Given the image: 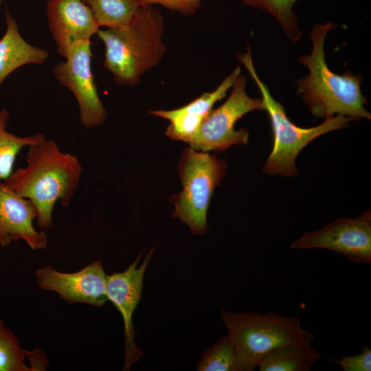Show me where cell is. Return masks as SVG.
Returning <instances> with one entry per match:
<instances>
[{
    "label": "cell",
    "instance_id": "obj_1",
    "mask_svg": "<svg viewBox=\"0 0 371 371\" xmlns=\"http://www.w3.org/2000/svg\"><path fill=\"white\" fill-rule=\"evenodd\" d=\"M26 166L12 171L4 183L36 207L37 225L52 227L56 203L67 207L78 187L82 168L77 157L62 152L56 142L47 139L28 146Z\"/></svg>",
    "mask_w": 371,
    "mask_h": 371
},
{
    "label": "cell",
    "instance_id": "obj_2",
    "mask_svg": "<svg viewBox=\"0 0 371 371\" xmlns=\"http://www.w3.org/2000/svg\"><path fill=\"white\" fill-rule=\"evenodd\" d=\"M336 27L328 21L315 24L310 31L311 53L299 57L300 63L309 73L296 81L297 93L315 117L326 119L341 115L354 120H370L371 114L366 108L368 100L361 90L363 76L355 75L350 71L337 74L326 63L324 41L327 33Z\"/></svg>",
    "mask_w": 371,
    "mask_h": 371
},
{
    "label": "cell",
    "instance_id": "obj_3",
    "mask_svg": "<svg viewBox=\"0 0 371 371\" xmlns=\"http://www.w3.org/2000/svg\"><path fill=\"white\" fill-rule=\"evenodd\" d=\"M164 19L151 5H143L129 24L100 30L105 47L104 65L118 85L134 86L162 59Z\"/></svg>",
    "mask_w": 371,
    "mask_h": 371
},
{
    "label": "cell",
    "instance_id": "obj_4",
    "mask_svg": "<svg viewBox=\"0 0 371 371\" xmlns=\"http://www.w3.org/2000/svg\"><path fill=\"white\" fill-rule=\"evenodd\" d=\"M221 318L235 348L240 371L255 370L262 359L277 348L311 344L314 339L298 318L274 311L239 313L221 307Z\"/></svg>",
    "mask_w": 371,
    "mask_h": 371
},
{
    "label": "cell",
    "instance_id": "obj_5",
    "mask_svg": "<svg viewBox=\"0 0 371 371\" xmlns=\"http://www.w3.org/2000/svg\"><path fill=\"white\" fill-rule=\"evenodd\" d=\"M238 56L260 89L263 110L267 112L271 125L273 145L263 166L265 173L286 177L297 175L295 159L306 145L325 133L346 128L349 122L354 120L347 116L336 115L326 118L317 126H297L287 117L283 106L272 97L267 85L258 77L249 46L245 54H238Z\"/></svg>",
    "mask_w": 371,
    "mask_h": 371
},
{
    "label": "cell",
    "instance_id": "obj_6",
    "mask_svg": "<svg viewBox=\"0 0 371 371\" xmlns=\"http://www.w3.org/2000/svg\"><path fill=\"white\" fill-rule=\"evenodd\" d=\"M227 164L216 155L191 147L182 152L179 174L183 190L170 201L172 216L186 224L194 235L207 231V212L214 190L224 178Z\"/></svg>",
    "mask_w": 371,
    "mask_h": 371
},
{
    "label": "cell",
    "instance_id": "obj_7",
    "mask_svg": "<svg viewBox=\"0 0 371 371\" xmlns=\"http://www.w3.org/2000/svg\"><path fill=\"white\" fill-rule=\"evenodd\" d=\"M246 79L239 75L232 86L227 100L212 109L202 121L200 127L189 143L190 146L204 152H222L235 144H246L249 132L245 128L236 130V122L254 110H263L260 98L249 97L245 91Z\"/></svg>",
    "mask_w": 371,
    "mask_h": 371
},
{
    "label": "cell",
    "instance_id": "obj_8",
    "mask_svg": "<svg viewBox=\"0 0 371 371\" xmlns=\"http://www.w3.org/2000/svg\"><path fill=\"white\" fill-rule=\"evenodd\" d=\"M292 249H326L357 263L371 264V212L354 218H339L322 228L305 233Z\"/></svg>",
    "mask_w": 371,
    "mask_h": 371
},
{
    "label": "cell",
    "instance_id": "obj_9",
    "mask_svg": "<svg viewBox=\"0 0 371 371\" xmlns=\"http://www.w3.org/2000/svg\"><path fill=\"white\" fill-rule=\"evenodd\" d=\"M91 41L74 46L58 63L54 74L59 83L69 89L76 98L80 122L87 128L102 124L106 120V111L99 97L91 69Z\"/></svg>",
    "mask_w": 371,
    "mask_h": 371
},
{
    "label": "cell",
    "instance_id": "obj_10",
    "mask_svg": "<svg viewBox=\"0 0 371 371\" xmlns=\"http://www.w3.org/2000/svg\"><path fill=\"white\" fill-rule=\"evenodd\" d=\"M155 249V247L149 250L139 267L142 253L137 256L125 271L107 275L106 277V293L108 301L120 312L124 323L125 358L123 370H129L143 355L135 341L133 315L142 297L144 273Z\"/></svg>",
    "mask_w": 371,
    "mask_h": 371
},
{
    "label": "cell",
    "instance_id": "obj_11",
    "mask_svg": "<svg viewBox=\"0 0 371 371\" xmlns=\"http://www.w3.org/2000/svg\"><path fill=\"white\" fill-rule=\"evenodd\" d=\"M35 274L40 289L56 293L67 303L100 307L108 301L107 275L100 260L75 272H61L47 265L38 269Z\"/></svg>",
    "mask_w": 371,
    "mask_h": 371
},
{
    "label": "cell",
    "instance_id": "obj_12",
    "mask_svg": "<svg viewBox=\"0 0 371 371\" xmlns=\"http://www.w3.org/2000/svg\"><path fill=\"white\" fill-rule=\"evenodd\" d=\"M47 17L57 51L65 58L74 46L90 41L100 27L83 0H49Z\"/></svg>",
    "mask_w": 371,
    "mask_h": 371
},
{
    "label": "cell",
    "instance_id": "obj_13",
    "mask_svg": "<svg viewBox=\"0 0 371 371\" xmlns=\"http://www.w3.org/2000/svg\"><path fill=\"white\" fill-rule=\"evenodd\" d=\"M38 216L37 208L29 199L14 192L0 181V246L24 240L32 250L45 249L48 239L43 231H37L33 221Z\"/></svg>",
    "mask_w": 371,
    "mask_h": 371
},
{
    "label": "cell",
    "instance_id": "obj_14",
    "mask_svg": "<svg viewBox=\"0 0 371 371\" xmlns=\"http://www.w3.org/2000/svg\"><path fill=\"white\" fill-rule=\"evenodd\" d=\"M6 31L0 39V86L13 71L27 64H43L47 51L27 43L19 32L16 21L5 10Z\"/></svg>",
    "mask_w": 371,
    "mask_h": 371
},
{
    "label": "cell",
    "instance_id": "obj_15",
    "mask_svg": "<svg viewBox=\"0 0 371 371\" xmlns=\"http://www.w3.org/2000/svg\"><path fill=\"white\" fill-rule=\"evenodd\" d=\"M320 359L311 344H288L269 352L257 368L260 371H309Z\"/></svg>",
    "mask_w": 371,
    "mask_h": 371
},
{
    "label": "cell",
    "instance_id": "obj_16",
    "mask_svg": "<svg viewBox=\"0 0 371 371\" xmlns=\"http://www.w3.org/2000/svg\"><path fill=\"white\" fill-rule=\"evenodd\" d=\"M99 27L120 28L129 24L143 5L139 0H83Z\"/></svg>",
    "mask_w": 371,
    "mask_h": 371
},
{
    "label": "cell",
    "instance_id": "obj_17",
    "mask_svg": "<svg viewBox=\"0 0 371 371\" xmlns=\"http://www.w3.org/2000/svg\"><path fill=\"white\" fill-rule=\"evenodd\" d=\"M9 112L0 110V179H6L12 172L16 155L25 146L39 143L46 139L43 133L20 137L6 131Z\"/></svg>",
    "mask_w": 371,
    "mask_h": 371
},
{
    "label": "cell",
    "instance_id": "obj_18",
    "mask_svg": "<svg viewBox=\"0 0 371 371\" xmlns=\"http://www.w3.org/2000/svg\"><path fill=\"white\" fill-rule=\"evenodd\" d=\"M198 371H240L235 348L225 335L203 353L196 366Z\"/></svg>",
    "mask_w": 371,
    "mask_h": 371
},
{
    "label": "cell",
    "instance_id": "obj_19",
    "mask_svg": "<svg viewBox=\"0 0 371 371\" xmlns=\"http://www.w3.org/2000/svg\"><path fill=\"white\" fill-rule=\"evenodd\" d=\"M243 3L265 10L278 21L289 39L296 42L301 37L297 18L293 11L297 0H240Z\"/></svg>",
    "mask_w": 371,
    "mask_h": 371
},
{
    "label": "cell",
    "instance_id": "obj_20",
    "mask_svg": "<svg viewBox=\"0 0 371 371\" xmlns=\"http://www.w3.org/2000/svg\"><path fill=\"white\" fill-rule=\"evenodd\" d=\"M25 359L18 338L0 319V371H31Z\"/></svg>",
    "mask_w": 371,
    "mask_h": 371
},
{
    "label": "cell",
    "instance_id": "obj_21",
    "mask_svg": "<svg viewBox=\"0 0 371 371\" xmlns=\"http://www.w3.org/2000/svg\"><path fill=\"white\" fill-rule=\"evenodd\" d=\"M328 361L338 365L344 371H370L371 350L367 344L361 347L359 354L344 356L338 360L328 358Z\"/></svg>",
    "mask_w": 371,
    "mask_h": 371
},
{
    "label": "cell",
    "instance_id": "obj_22",
    "mask_svg": "<svg viewBox=\"0 0 371 371\" xmlns=\"http://www.w3.org/2000/svg\"><path fill=\"white\" fill-rule=\"evenodd\" d=\"M143 5L159 4L172 11L184 15L196 12L201 6V0H139Z\"/></svg>",
    "mask_w": 371,
    "mask_h": 371
},
{
    "label": "cell",
    "instance_id": "obj_23",
    "mask_svg": "<svg viewBox=\"0 0 371 371\" xmlns=\"http://www.w3.org/2000/svg\"><path fill=\"white\" fill-rule=\"evenodd\" d=\"M25 359L30 362L31 371L45 370L47 368L49 361L45 353L36 348L32 351L24 350Z\"/></svg>",
    "mask_w": 371,
    "mask_h": 371
},
{
    "label": "cell",
    "instance_id": "obj_24",
    "mask_svg": "<svg viewBox=\"0 0 371 371\" xmlns=\"http://www.w3.org/2000/svg\"><path fill=\"white\" fill-rule=\"evenodd\" d=\"M1 0H0V3H1Z\"/></svg>",
    "mask_w": 371,
    "mask_h": 371
}]
</instances>
